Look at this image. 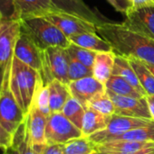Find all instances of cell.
Segmentation results:
<instances>
[{
	"instance_id": "cell-1",
	"label": "cell",
	"mask_w": 154,
	"mask_h": 154,
	"mask_svg": "<svg viewBox=\"0 0 154 154\" xmlns=\"http://www.w3.org/2000/svg\"><path fill=\"white\" fill-rule=\"evenodd\" d=\"M96 30L102 38L113 46L116 54L133 57L154 65V39L123 23L103 22L96 25Z\"/></svg>"
},
{
	"instance_id": "cell-2",
	"label": "cell",
	"mask_w": 154,
	"mask_h": 154,
	"mask_svg": "<svg viewBox=\"0 0 154 154\" xmlns=\"http://www.w3.org/2000/svg\"><path fill=\"white\" fill-rule=\"evenodd\" d=\"M41 78L39 71L25 64L15 56L13 57L9 74V88L25 116L29 112Z\"/></svg>"
},
{
	"instance_id": "cell-3",
	"label": "cell",
	"mask_w": 154,
	"mask_h": 154,
	"mask_svg": "<svg viewBox=\"0 0 154 154\" xmlns=\"http://www.w3.org/2000/svg\"><path fill=\"white\" fill-rule=\"evenodd\" d=\"M21 31L27 34L42 51L50 47L67 49L71 44L62 31L45 16H32L20 19Z\"/></svg>"
},
{
	"instance_id": "cell-4",
	"label": "cell",
	"mask_w": 154,
	"mask_h": 154,
	"mask_svg": "<svg viewBox=\"0 0 154 154\" xmlns=\"http://www.w3.org/2000/svg\"><path fill=\"white\" fill-rule=\"evenodd\" d=\"M69 53L62 47H50L43 51V67L41 76L44 85L53 80H59L69 84L68 78Z\"/></svg>"
},
{
	"instance_id": "cell-5",
	"label": "cell",
	"mask_w": 154,
	"mask_h": 154,
	"mask_svg": "<svg viewBox=\"0 0 154 154\" xmlns=\"http://www.w3.org/2000/svg\"><path fill=\"white\" fill-rule=\"evenodd\" d=\"M9 74H5L3 90L0 97V124L10 134H15L25 122L26 116L9 88Z\"/></svg>"
},
{
	"instance_id": "cell-6",
	"label": "cell",
	"mask_w": 154,
	"mask_h": 154,
	"mask_svg": "<svg viewBox=\"0 0 154 154\" xmlns=\"http://www.w3.org/2000/svg\"><path fill=\"white\" fill-rule=\"evenodd\" d=\"M80 137H82V131L68 120L62 112L52 113L47 117L46 144H64Z\"/></svg>"
},
{
	"instance_id": "cell-7",
	"label": "cell",
	"mask_w": 154,
	"mask_h": 154,
	"mask_svg": "<svg viewBox=\"0 0 154 154\" xmlns=\"http://www.w3.org/2000/svg\"><path fill=\"white\" fill-rule=\"evenodd\" d=\"M21 33V22L15 19L0 20V66L10 72L15 47Z\"/></svg>"
},
{
	"instance_id": "cell-8",
	"label": "cell",
	"mask_w": 154,
	"mask_h": 154,
	"mask_svg": "<svg viewBox=\"0 0 154 154\" xmlns=\"http://www.w3.org/2000/svg\"><path fill=\"white\" fill-rule=\"evenodd\" d=\"M152 123H154L153 121L148 119L123 116L114 114L111 116L107 127L104 130L91 135L89 139L95 144L103 143L107 142L112 137L121 135L124 133H127L137 128L149 126Z\"/></svg>"
},
{
	"instance_id": "cell-9",
	"label": "cell",
	"mask_w": 154,
	"mask_h": 154,
	"mask_svg": "<svg viewBox=\"0 0 154 154\" xmlns=\"http://www.w3.org/2000/svg\"><path fill=\"white\" fill-rule=\"evenodd\" d=\"M45 17L57 26L68 39L85 32H97L94 23L66 13L55 12L45 15Z\"/></svg>"
},
{
	"instance_id": "cell-10",
	"label": "cell",
	"mask_w": 154,
	"mask_h": 154,
	"mask_svg": "<svg viewBox=\"0 0 154 154\" xmlns=\"http://www.w3.org/2000/svg\"><path fill=\"white\" fill-rule=\"evenodd\" d=\"M106 92L113 102L114 108H115V115L152 120V116L145 97L135 98V97H123V96L116 95L107 89Z\"/></svg>"
},
{
	"instance_id": "cell-11",
	"label": "cell",
	"mask_w": 154,
	"mask_h": 154,
	"mask_svg": "<svg viewBox=\"0 0 154 154\" xmlns=\"http://www.w3.org/2000/svg\"><path fill=\"white\" fill-rule=\"evenodd\" d=\"M68 88L71 97L76 99L84 109L87 108V105L91 100L106 92L105 84L97 80L93 76L70 81Z\"/></svg>"
},
{
	"instance_id": "cell-12",
	"label": "cell",
	"mask_w": 154,
	"mask_h": 154,
	"mask_svg": "<svg viewBox=\"0 0 154 154\" xmlns=\"http://www.w3.org/2000/svg\"><path fill=\"white\" fill-rule=\"evenodd\" d=\"M14 56L37 71H42L43 51L22 31L15 47Z\"/></svg>"
},
{
	"instance_id": "cell-13",
	"label": "cell",
	"mask_w": 154,
	"mask_h": 154,
	"mask_svg": "<svg viewBox=\"0 0 154 154\" xmlns=\"http://www.w3.org/2000/svg\"><path fill=\"white\" fill-rule=\"evenodd\" d=\"M125 16L123 25L154 39V6L130 11Z\"/></svg>"
},
{
	"instance_id": "cell-14",
	"label": "cell",
	"mask_w": 154,
	"mask_h": 154,
	"mask_svg": "<svg viewBox=\"0 0 154 154\" xmlns=\"http://www.w3.org/2000/svg\"><path fill=\"white\" fill-rule=\"evenodd\" d=\"M47 116H44L34 105H31L26 115L25 125L33 145H46L45 128Z\"/></svg>"
},
{
	"instance_id": "cell-15",
	"label": "cell",
	"mask_w": 154,
	"mask_h": 154,
	"mask_svg": "<svg viewBox=\"0 0 154 154\" xmlns=\"http://www.w3.org/2000/svg\"><path fill=\"white\" fill-rule=\"evenodd\" d=\"M59 12L80 17L85 21L99 25L103 23L97 14L92 10L84 0H51Z\"/></svg>"
},
{
	"instance_id": "cell-16",
	"label": "cell",
	"mask_w": 154,
	"mask_h": 154,
	"mask_svg": "<svg viewBox=\"0 0 154 154\" xmlns=\"http://www.w3.org/2000/svg\"><path fill=\"white\" fill-rule=\"evenodd\" d=\"M20 19L32 16H45L59 12L51 0H13Z\"/></svg>"
},
{
	"instance_id": "cell-17",
	"label": "cell",
	"mask_w": 154,
	"mask_h": 154,
	"mask_svg": "<svg viewBox=\"0 0 154 154\" xmlns=\"http://www.w3.org/2000/svg\"><path fill=\"white\" fill-rule=\"evenodd\" d=\"M151 142H136V141H111L96 144L97 152L109 154H135L139 151L153 146Z\"/></svg>"
},
{
	"instance_id": "cell-18",
	"label": "cell",
	"mask_w": 154,
	"mask_h": 154,
	"mask_svg": "<svg viewBox=\"0 0 154 154\" xmlns=\"http://www.w3.org/2000/svg\"><path fill=\"white\" fill-rule=\"evenodd\" d=\"M116 53L114 51L97 52L93 66V76L100 82L105 84L113 75Z\"/></svg>"
},
{
	"instance_id": "cell-19",
	"label": "cell",
	"mask_w": 154,
	"mask_h": 154,
	"mask_svg": "<svg viewBox=\"0 0 154 154\" xmlns=\"http://www.w3.org/2000/svg\"><path fill=\"white\" fill-rule=\"evenodd\" d=\"M69 41L74 44L96 52L113 51V46L103 38L98 36L96 32H85L74 35L70 37Z\"/></svg>"
},
{
	"instance_id": "cell-20",
	"label": "cell",
	"mask_w": 154,
	"mask_h": 154,
	"mask_svg": "<svg viewBox=\"0 0 154 154\" xmlns=\"http://www.w3.org/2000/svg\"><path fill=\"white\" fill-rule=\"evenodd\" d=\"M113 75H117L127 80L143 97H145L146 92L144 91L143 88L142 87L140 80L132 67L131 63L129 62L128 59L124 56L116 54L115 60H114V67L113 70Z\"/></svg>"
},
{
	"instance_id": "cell-21",
	"label": "cell",
	"mask_w": 154,
	"mask_h": 154,
	"mask_svg": "<svg viewBox=\"0 0 154 154\" xmlns=\"http://www.w3.org/2000/svg\"><path fill=\"white\" fill-rule=\"evenodd\" d=\"M111 116H104L92 108H87L85 110L84 123L82 127V136L89 138L91 135L104 130L109 122Z\"/></svg>"
},
{
	"instance_id": "cell-22",
	"label": "cell",
	"mask_w": 154,
	"mask_h": 154,
	"mask_svg": "<svg viewBox=\"0 0 154 154\" xmlns=\"http://www.w3.org/2000/svg\"><path fill=\"white\" fill-rule=\"evenodd\" d=\"M47 86L49 89V105L51 114L62 112L65 103L71 97L68 85L55 79L50 82Z\"/></svg>"
},
{
	"instance_id": "cell-23",
	"label": "cell",
	"mask_w": 154,
	"mask_h": 154,
	"mask_svg": "<svg viewBox=\"0 0 154 154\" xmlns=\"http://www.w3.org/2000/svg\"><path fill=\"white\" fill-rule=\"evenodd\" d=\"M45 145H33L26 130L25 120L14 134L13 148L18 154H42Z\"/></svg>"
},
{
	"instance_id": "cell-24",
	"label": "cell",
	"mask_w": 154,
	"mask_h": 154,
	"mask_svg": "<svg viewBox=\"0 0 154 154\" xmlns=\"http://www.w3.org/2000/svg\"><path fill=\"white\" fill-rule=\"evenodd\" d=\"M126 58L128 59L129 62L133 68L142 87L146 92V95L147 96L154 95V76L145 66L144 62L133 57H126Z\"/></svg>"
},
{
	"instance_id": "cell-25",
	"label": "cell",
	"mask_w": 154,
	"mask_h": 154,
	"mask_svg": "<svg viewBox=\"0 0 154 154\" xmlns=\"http://www.w3.org/2000/svg\"><path fill=\"white\" fill-rule=\"evenodd\" d=\"M105 87L107 90H110L111 92L119 96L135 98L143 97L127 80L117 75H112L106 81Z\"/></svg>"
},
{
	"instance_id": "cell-26",
	"label": "cell",
	"mask_w": 154,
	"mask_h": 154,
	"mask_svg": "<svg viewBox=\"0 0 154 154\" xmlns=\"http://www.w3.org/2000/svg\"><path fill=\"white\" fill-rule=\"evenodd\" d=\"M62 114L76 127L82 130L85 109L76 99L71 97L65 103L62 110Z\"/></svg>"
},
{
	"instance_id": "cell-27",
	"label": "cell",
	"mask_w": 154,
	"mask_h": 154,
	"mask_svg": "<svg viewBox=\"0 0 154 154\" xmlns=\"http://www.w3.org/2000/svg\"><path fill=\"white\" fill-rule=\"evenodd\" d=\"M63 147L64 154H92L97 152L96 144L83 136L63 144Z\"/></svg>"
},
{
	"instance_id": "cell-28",
	"label": "cell",
	"mask_w": 154,
	"mask_h": 154,
	"mask_svg": "<svg viewBox=\"0 0 154 154\" xmlns=\"http://www.w3.org/2000/svg\"><path fill=\"white\" fill-rule=\"evenodd\" d=\"M32 105H34L47 117L50 116L51 110L49 105V89L48 86L44 84L42 78L37 84Z\"/></svg>"
},
{
	"instance_id": "cell-29",
	"label": "cell",
	"mask_w": 154,
	"mask_h": 154,
	"mask_svg": "<svg viewBox=\"0 0 154 154\" xmlns=\"http://www.w3.org/2000/svg\"><path fill=\"white\" fill-rule=\"evenodd\" d=\"M87 108H92L104 116H112L115 114V108L113 100L108 96L107 92L101 94L94 97L93 100H91L88 105ZM86 108V109H87ZM85 109V110H86Z\"/></svg>"
},
{
	"instance_id": "cell-30",
	"label": "cell",
	"mask_w": 154,
	"mask_h": 154,
	"mask_svg": "<svg viewBox=\"0 0 154 154\" xmlns=\"http://www.w3.org/2000/svg\"><path fill=\"white\" fill-rule=\"evenodd\" d=\"M67 51L70 56L76 59L78 61L83 63L87 68L93 69V62H94V60H95V57L97 54L96 51L84 49V48L80 47L72 42L69 45V47L67 48Z\"/></svg>"
},
{
	"instance_id": "cell-31",
	"label": "cell",
	"mask_w": 154,
	"mask_h": 154,
	"mask_svg": "<svg viewBox=\"0 0 154 154\" xmlns=\"http://www.w3.org/2000/svg\"><path fill=\"white\" fill-rule=\"evenodd\" d=\"M93 69L87 68L76 59L69 55V66H68V78L70 81L78 80L84 78L92 77Z\"/></svg>"
},
{
	"instance_id": "cell-32",
	"label": "cell",
	"mask_w": 154,
	"mask_h": 154,
	"mask_svg": "<svg viewBox=\"0 0 154 154\" xmlns=\"http://www.w3.org/2000/svg\"><path fill=\"white\" fill-rule=\"evenodd\" d=\"M0 13L5 19L20 20V16L13 0H0Z\"/></svg>"
},
{
	"instance_id": "cell-33",
	"label": "cell",
	"mask_w": 154,
	"mask_h": 154,
	"mask_svg": "<svg viewBox=\"0 0 154 154\" xmlns=\"http://www.w3.org/2000/svg\"><path fill=\"white\" fill-rule=\"evenodd\" d=\"M14 134H10L1 124H0V149L4 151L9 150L13 147Z\"/></svg>"
},
{
	"instance_id": "cell-34",
	"label": "cell",
	"mask_w": 154,
	"mask_h": 154,
	"mask_svg": "<svg viewBox=\"0 0 154 154\" xmlns=\"http://www.w3.org/2000/svg\"><path fill=\"white\" fill-rule=\"evenodd\" d=\"M127 1L130 5L127 13L130 11L138 10L141 8L154 6V0H127Z\"/></svg>"
},
{
	"instance_id": "cell-35",
	"label": "cell",
	"mask_w": 154,
	"mask_h": 154,
	"mask_svg": "<svg viewBox=\"0 0 154 154\" xmlns=\"http://www.w3.org/2000/svg\"><path fill=\"white\" fill-rule=\"evenodd\" d=\"M116 11L123 13V14H126L127 11L129 10V3L127 0H106Z\"/></svg>"
},
{
	"instance_id": "cell-36",
	"label": "cell",
	"mask_w": 154,
	"mask_h": 154,
	"mask_svg": "<svg viewBox=\"0 0 154 154\" xmlns=\"http://www.w3.org/2000/svg\"><path fill=\"white\" fill-rule=\"evenodd\" d=\"M42 154H64L63 144H46Z\"/></svg>"
},
{
	"instance_id": "cell-37",
	"label": "cell",
	"mask_w": 154,
	"mask_h": 154,
	"mask_svg": "<svg viewBox=\"0 0 154 154\" xmlns=\"http://www.w3.org/2000/svg\"><path fill=\"white\" fill-rule=\"evenodd\" d=\"M147 104H148V107H149V111L152 116V120L154 122V95L152 96H146L145 97Z\"/></svg>"
},
{
	"instance_id": "cell-38",
	"label": "cell",
	"mask_w": 154,
	"mask_h": 154,
	"mask_svg": "<svg viewBox=\"0 0 154 154\" xmlns=\"http://www.w3.org/2000/svg\"><path fill=\"white\" fill-rule=\"evenodd\" d=\"M5 69L2 66H0V97L2 94V90H3V86H4V80H5Z\"/></svg>"
},
{
	"instance_id": "cell-39",
	"label": "cell",
	"mask_w": 154,
	"mask_h": 154,
	"mask_svg": "<svg viewBox=\"0 0 154 154\" xmlns=\"http://www.w3.org/2000/svg\"><path fill=\"white\" fill-rule=\"evenodd\" d=\"M135 154H154V145L148 147V148H145V149H143Z\"/></svg>"
},
{
	"instance_id": "cell-40",
	"label": "cell",
	"mask_w": 154,
	"mask_h": 154,
	"mask_svg": "<svg viewBox=\"0 0 154 154\" xmlns=\"http://www.w3.org/2000/svg\"><path fill=\"white\" fill-rule=\"evenodd\" d=\"M4 154H18V152L15 149V148H11L9 150H6V151H4Z\"/></svg>"
},
{
	"instance_id": "cell-41",
	"label": "cell",
	"mask_w": 154,
	"mask_h": 154,
	"mask_svg": "<svg viewBox=\"0 0 154 154\" xmlns=\"http://www.w3.org/2000/svg\"><path fill=\"white\" fill-rule=\"evenodd\" d=\"M144 64H145V66L148 68V69L152 72V74L154 76V65H152V64H149V63H145V62H144Z\"/></svg>"
},
{
	"instance_id": "cell-42",
	"label": "cell",
	"mask_w": 154,
	"mask_h": 154,
	"mask_svg": "<svg viewBox=\"0 0 154 154\" xmlns=\"http://www.w3.org/2000/svg\"><path fill=\"white\" fill-rule=\"evenodd\" d=\"M2 18H3V16H2V14H1V13H0V20H1Z\"/></svg>"
},
{
	"instance_id": "cell-43",
	"label": "cell",
	"mask_w": 154,
	"mask_h": 154,
	"mask_svg": "<svg viewBox=\"0 0 154 154\" xmlns=\"http://www.w3.org/2000/svg\"><path fill=\"white\" fill-rule=\"evenodd\" d=\"M99 154H109V153H104V152H99Z\"/></svg>"
},
{
	"instance_id": "cell-44",
	"label": "cell",
	"mask_w": 154,
	"mask_h": 154,
	"mask_svg": "<svg viewBox=\"0 0 154 154\" xmlns=\"http://www.w3.org/2000/svg\"><path fill=\"white\" fill-rule=\"evenodd\" d=\"M92 154H99V152H93V153H92Z\"/></svg>"
}]
</instances>
